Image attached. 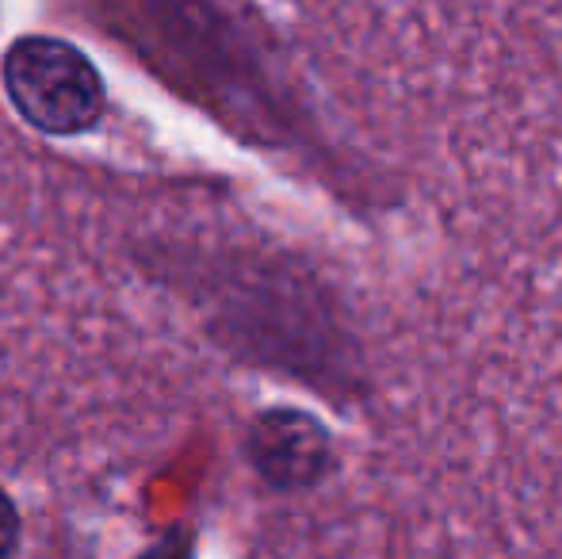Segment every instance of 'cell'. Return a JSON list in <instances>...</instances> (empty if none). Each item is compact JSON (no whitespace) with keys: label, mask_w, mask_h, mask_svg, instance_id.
I'll return each mask as SVG.
<instances>
[{"label":"cell","mask_w":562,"mask_h":559,"mask_svg":"<svg viewBox=\"0 0 562 559\" xmlns=\"http://www.w3.org/2000/svg\"><path fill=\"white\" fill-rule=\"evenodd\" d=\"M0 81L23 115L43 135H85L108 112L104 77L74 43L54 35H23L8 46Z\"/></svg>","instance_id":"1"},{"label":"cell","mask_w":562,"mask_h":559,"mask_svg":"<svg viewBox=\"0 0 562 559\" xmlns=\"http://www.w3.org/2000/svg\"><path fill=\"white\" fill-rule=\"evenodd\" d=\"M249 460L276 491H303L334 471V440L326 425L306 411H265L249 429Z\"/></svg>","instance_id":"2"},{"label":"cell","mask_w":562,"mask_h":559,"mask_svg":"<svg viewBox=\"0 0 562 559\" xmlns=\"http://www.w3.org/2000/svg\"><path fill=\"white\" fill-rule=\"evenodd\" d=\"M20 510L0 491V559H20Z\"/></svg>","instance_id":"3"},{"label":"cell","mask_w":562,"mask_h":559,"mask_svg":"<svg viewBox=\"0 0 562 559\" xmlns=\"http://www.w3.org/2000/svg\"><path fill=\"white\" fill-rule=\"evenodd\" d=\"M146 559H192V552H188V545L180 537H169L161 548H154Z\"/></svg>","instance_id":"4"}]
</instances>
